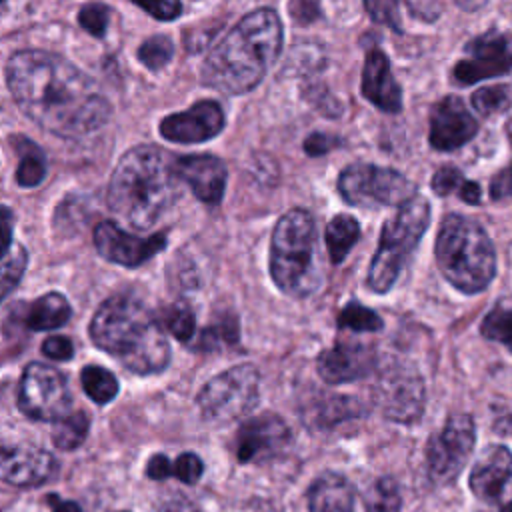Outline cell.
Wrapping results in <instances>:
<instances>
[{"label":"cell","instance_id":"obj_34","mask_svg":"<svg viewBox=\"0 0 512 512\" xmlns=\"http://www.w3.org/2000/svg\"><path fill=\"white\" fill-rule=\"evenodd\" d=\"M162 324L180 342H188L194 336V312L186 304H172L162 312Z\"/></svg>","mask_w":512,"mask_h":512},{"label":"cell","instance_id":"obj_2","mask_svg":"<svg viewBox=\"0 0 512 512\" xmlns=\"http://www.w3.org/2000/svg\"><path fill=\"white\" fill-rule=\"evenodd\" d=\"M282 48V22L270 8L246 14L208 52L202 82L224 94L252 90L270 70Z\"/></svg>","mask_w":512,"mask_h":512},{"label":"cell","instance_id":"obj_31","mask_svg":"<svg viewBox=\"0 0 512 512\" xmlns=\"http://www.w3.org/2000/svg\"><path fill=\"white\" fill-rule=\"evenodd\" d=\"M482 334L488 340L504 344L508 350H512V308L496 306L490 310L480 326Z\"/></svg>","mask_w":512,"mask_h":512},{"label":"cell","instance_id":"obj_5","mask_svg":"<svg viewBox=\"0 0 512 512\" xmlns=\"http://www.w3.org/2000/svg\"><path fill=\"white\" fill-rule=\"evenodd\" d=\"M436 262L460 292L484 290L496 272V252L486 230L472 218L448 214L436 238Z\"/></svg>","mask_w":512,"mask_h":512},{"label":"cell","instance_id":"obj_1","mask_svg":"<svg viewBox=\"0 0 512 512\" xmlns=\"http://www.w3.org/2000/svg\"><path fill=\"white\" fill-rule=\"evenodd\" d=\"M6 84L18 108L42 130L80 138L100 130L110 104L72 62L44 50H20L6 62Z\"/></svg>","mask_w":512,"mask_h":512},{"label":"cell","instance_id":"obj_27","mask_svg":"<svg viewBox=\"0 0 512 512\" xmlns=\"http://www.w3.org/2000/svg\"><path fill=\"white\" fill-rule=\"evenodd\" d=\"M326 248L332 264H340L360 238L358 222L348 214L334 216L326 226Z\"/></svg>","mask_w":512,"mask_h":512},{"label":"cell","instance_id":"obj_4","mask_svg":"<svg viewBox=\"0 0 512 512\" xmlns=\"http://www.w3.org/2000/svg\"><path fill=\"white\" fill-rule=\"evenodd\" d=\"M92 342L134 374L162 372L170 344L156 316L134 296L116 294L100 304L90 322Z\"/></svg>","mask_w":512,"mask_h":512},{"label":"cell","instance_id":"obj_44","mask_svg":"<svg viewBox=\"0 0 512 512\" xmlns=\"http://www.w3.org/2000/svg\"><path fill=\"white\" fill-rule=\"evenodd\" d=\"M172 474V462L164 454H154L146 464V476L152 480H164Z\"/></svg>","mask_w":512,"mask_h":512},{"label":"cell","instance_id":"obj_9","mask_svg":"<svg viewBox=\"0 0 512 512\" xmlns=\"http://www.w3.org/2000/svg\"><path fill=\"white\" fill-rule=\"evenodd\" d=\"M338 192L342 198L360 208L404 206L416 196L414 184L392 168L374 164H350L338 176Z\"/></svg>","mask_w":512,"mask_h":512},{"label":"cell","instance_id":"obj_30","mask_svg":"<svg viewBox=\"0 0 512 512\" xmlns=\"http://www.w3.org/2000/svg\"><path fill=\"white\" fill-rule=\"evenodd\" d=\"M338 328H346L352 332H378L382 328V318L374 310L358 302H350L342 308L338 316Z\"/></svg>","mask_w":512,"mask_h":512},{"label":"cell","instance_id":"obj_51","mask_svg":"<svg viewBox=\"0 0 512 512\" xmlns=\"http://www.w3.org/2000/svg\"><path fill=\"white\" fill-rule=\"evenodd\" d=\"M502 512H512V500L502 508Z\"/></svg>","mask_w":512,"mask_h":512},{"label":"cell","instance_id":"obj_10","mask_svg":"<svg viewBox=\"0 0 512 512\" xmlns=\"http://www.w3.org/2000/svg\"><path fill=\"white\" fill-rule=\"evenodd\" d=\"M18 408L32 420L58 422L70 414V390L66 378L52 366L32 362L18 384Z\"/></svg>","mask_w":512,"mask_h":512},{"label":"cell","instance_id":"obj_39","mask_svg":"<svg viewBox=\"0 0 512 512\" xmlns=\"http://www.w3.org/2000/svg\"><path fill=\"white\" fill-rule=\"evenodd\" d=\"M464 184V178H462V172L454 166H442L434 178H432V190L438 194V196H448L456 190H460V186Z\"/></svg>","mask_w":512,"mask_h":512},{"label":"cell","instance_id":"obj_29","mask_svg":"<svg viewBox=\"0 0 512 512\" xmlns=\"http://www.w3.org/2000/svg\"><path fill=\"white\" fill-rule=\"evenodd\" d=\"M82 388L90 400L96 404H108L118 394V380L116 376L96 364H88L80 374Z\"/></svg>","mask_w":512,"mask_h":512},{"label":"cell","instance_id":"obj_28","mask_svg":"<svg viewBox=\"0 0 512 512\" xmlns=\"http://www.w3.org/2000/svg\"><path fill=\"white\" fill-rule=\"evenodd\" d=\"M90 418L84 410H74L54 422L52 426V442L60 450H76L88 436Z\"/></svg>","mask_w":512,"mask_h":512},{"label":"cell","instance_id":"obj_26","mask_svg":"<svg viewBox=\"0 0 512 512\" xmlns=\"http://www.w3.org/2000/svg\"><path fill=\"white\" fill-rule=\"evenodd\" d=\"M12 146L18 152V168H16V182L22 188L38 186L46 176V158L44 152L26 136H12Z\"/></svg>","mask_w":512,"mask_h":512},{"label":"cell","instance_id":"obj_46","mask_svg":"<svg viewBox=\"0 0 512 512\" xmlns=\"http://www.w3.org/2000/svg\"><path fill=\"white\" fill-rule=\"evenodd\" d=\"M460 198L464 200V202H468V204H478L480 202V186L476 184V182H466L464 180V184L460 186Z\"/></svg>","mask_w":512,"mask_h":512},{"label":"cell","instance_id":"obj_48","mask_svg":"<svg viewBox=\"0 0 512 512\" xmlns=\"http://www.w3.org/2000/svg\"><path fill=\"white\" fill-rule=\"evenodd\" d=\"M164 512H200L194 504H190V502H186V500H182V498H176V500H172L166 508H164Z\"/></svg>","mask_w":512,"mask_h":512},{"label":"cell","instance_id":"obj_8","mask_svg":"<svg viewBox=\"0 0 512 512\" xmlns=\"http://www.w3.org/2000/svg\"><path fill=\"white\" fill-rule=\"evenodd\" d=\"M260 392V374L252 364L232 366L210 378L198 392V408L206 420L226 424L248 414Z\"/></svg>","mask_w":512,"mask_h":512},{"label":"cell","instance_id":"obj_36","mask_svg":"<svg viewBox=\"0 0 512 512\" xmlns=\"http://www.w3.org/2000/svg\"><path fill=\"white\" fill-rule=\"evenodd\" d=\"M80 26L92 36H104L110 22V8L106 4H86L78 12Z\"/></svg>","mask_w":512,"mask_h":512},{"label":"cell","instance_id":"obj_49","mask_svg":"<svg viewBox=\"0 0 512 512\" xmlns=\"http://www.w3.org/2000/svg\"><path fill=\"white\" fill-rule=\"evenodd\" d=\"M2 212H4V216H2V220H4V246L8 248L10 246V236H12V212L8 208H4Z\"/></svg>","mask_w":512,"mask_h":512},{"label":"cell","instance_id":"obj_40","mask_svg":"<svg viewBox=\"0 0 512 512\" xmlns=\"http://www.w3.org/2000/svg\"><path fill=\"white\" fill-rule=\"evenodd\" d=\"M132 2L158 20H172L180 16V0H132Z\"/></svg>","mask_w":512,"mask_h":512},{"label":"cell","instance_id":"obj_21","mask_svg":"<svg viewBox=\"0 0 512 512\" xmlns=\"http://www.w3.org/2000/svg\"><path fill=\"white\" fill-rule=\"evenodd\" d=\"M362 94L384 112L396 114L402 108V90L392 76L386 54L378 48H372L366 54L362 70Z\"/></svg>","mask_w":512,"mask_h":512},{"label":"cell","instance_id":"obj_38","mask_svg":"<svg viewBox=\"0 0 512 512\" xmlns=\"http://www.w3.org/2000/svg\"><path fill=\"white\" fill-rule=\"evenodd\" d=\"M202 472H204V464H202V460H200L196 454H192V452H184V454H180V456L172 462V474H174L180 482H184V484H194V482H198L200 476H202Z\"/></svg>","mask_w":512,"mask_h":512},{"label":"cell","instance_id":"obj_15","mask_svg":"<svg viewBox=\"0 0 512 512\" xmlns=\"http://www.w3.org/2000/svg\"><path fill=\"white\" fill-rule=\"evenodd\" d=\"M94 244L102 258L116 262L120 266L136 268L164 250L166 236L152 234L144 238V236L126 234L116 222L104 220L94 230Z\"/></svg>","mask_w":512,"mask_h":512},{"label":"cell","instance_id":"obj_12","mask_svg":"<svg viewBox=\"0 0 512 512\" xmlns=\"http://www.w3.org/2000/svg\"><path fill=\"white\" fill-rule=\"evenodd\" d=\"M424 382L420 374L406 366H390L380 372L374 386V402L380 412L402 424H410L420 418L424 410Z\"/></svg>","mask_w":512,"mask_h":512},{"label":"cell","instance_id":"obj_24","mask_svg":"<svg viewBox=\"0 0 512 512\" xmlns=\"http://www.w3.org/2000/svg\"><path fill=\"white\" fill-rule=\"evenodd\" d=\"M70 314H72V310H70L68 300L58 292H48L30 304V308L26 310V316H24V324L36 332L54 330V328L64 326L68 322Z\"/></svg>","mask_w":512,"mask_h":512},{"label":"cell","instance_id":"obj_25","mask_svg":"<svg viewBox=\"0 0 512 512\" xmlns=\"http://www.w3.org/2000/svg\"><path fill=\"white\" fill-rule=\"evenodd\" d=\"M362 412L356 398L336 396V394H318L310 400L306 408V420L314 426H334L346 418H354Z\"/></svg>","mask_w":512,"mask_h":512},{"label":"cell","instance_id":"obj_42","mask_svg":"<svg viewBox=\"0 0 512 512\" xmlns=\"http://www.w3.org/2000/svg\"><path fill=\"white\" fill-rule=\"evenodd\" d=\"M340 140L330 136V134H322V132H314L310 134L306 140H304V150L310 154V156H320V154H326L330 152L334 146H338Z\"/></svg>","mask_w":512,"mask_h":512},{"label":"cell","instance_id":"obj_43","mask_svg":"<svg viewBox=\"0 0 512 512\" xmlns=\"http://www.w3.org/2000/svg\"><path fill=\"white\" fill-rule=\"evenodd\" d=\"M490 194L494 200H502V198H512V164L504 170H500L494 178H492V186H490Z\"/></svg>","mask_w":512,"mask_h":512},{"label":"cell","instance_id":"obj_35","mask_svg":"<svg viewBox=\"0 0 512 512\" xmlns=\"http://www.w3.org/2000/svg\"><path fill=\"white\" fill-rule=\"evenodd\" d=\"M510 100H512V94L508 86H488L472 94V106L482 116L504 112L510 106Z\"/></svg>","mask_w":512,"mask_h":512},{"label":"cell","instance_id":"obj_47","mask_svg":"<svg viewBox=\"0 0 512 512\" xmlns=\"http://www.w3.org/2000/svg\"><path fill=\"white\" fill-rule=\"evenodd\" d=\"M50 502H52V512H82V508L72 500H58L52 496Z\"/></svg>","mask_w":512,"mask_h":512},{"label":"cell","instance_id":"obj_6","mask_svg":"<svg viewBox=\"0 0 512 512\" xmlns=\"http://www.w3.org/2000/svg\"><path fill=\"white\" fill-rule=\"evenodd\" d=\"M270 274L290 296H310L320 286L316 226L310 212L288 210L274 226L270 240Z\"/></svg>","mask_w":512,"mask_h":512},{"label":"cell","instance_id":"obj_33","mask_svg":"<svg viewBox=\"0 0 512 512\" xmlns=\"http://www.w3.org/2000/svg\"><path fill=\"white\" fill-rule=\"evenodd\" d=\"M28 262V254L24 250L22 244H10L4 252V260H2V296L6 298L16 284L20 282L24 268Z\"/></svg>","mask_w":512,"mask_h":512},{"label":"cell","instance_id":"obj_20","mask_svg":"<svg viewBox=\"0 0 512 512\" xmlns=\"http://www.w3.org/2000/svg\"><path fill=\"white\" fill-rule=\"evenodd\" d=\"M174 172L184 180L196 198L204 204H218L226 188V166L220 158L210 154L180 156L172 160Z\"/></svg>","mask_w":512,"mask_h":512},{"label":"cell","instance_id":"obj_37","mask_svg":"<svg viewBox=\"0 0 512 512\" xmlns=\"http://www.w3.org/2000/svg\"><path fill=\"white\" fill-rule=\"evenodd\" d=\"M364 6L374 22L400 32L398 0H364Z\"/></svg>","mask_w":512,"mask_h":512},{"label":"cell","instance_id":"obj_13","mask_svg":"<svg viewBox=\"0 0 512 512\" xmlns=\"http://www.w3.org/2000/svg\"><path fill=\"white\" fill-rule=\"evenodd\" d=\"M468 58L454 66V80L474 84L512 70V36L496 30L484 32L466 44Z\"/></svg>","mask_w":512,"mask_h":512},{"label":"cell","instance_id":"obj_17","mask_svg":"<svg viewBox=\"0 0 512 512\" xmlns=\"http://www.w3.org/2000/svg\"><path fill=\"white\" fill-rule=\"evenodd\" d=\"M224 128V112L218 102L200 100L184 112L166 116L158 130L170 142L194 144L214 138Z\"/></svg>","mask_w":512,"mask_h":512},{"label":"cell","instance_id":"obj_50","mask_svg":"<svg viewBox=\"0 0 512 512\" xmlns=\"http://www.w3.org/2000/svg\"><path fill=\"white\" fill-rule=\"evenodd\" d=\"M462 8H466V10H474V8H478L484 0H456Z\"/></svg>","mask_w":512,"mask_h":512},{"label":"cell","instance_id":"obj_14","mask_svg":"<svg viewBox=\"0 0 512 512\" xmlns=\"http://www.w3.org/2000/svg\"><path fill=\"white\" fill-rule=\"evenodd\" d=\"M290 428L278 414H260L246 420L234 442L238 462H262L278 456L290 444Z\"/></svg>","mask_w":512,"mask_h":512},{"label":"cell","instance_id":"obj_23","mask_svg":"<svg viewBox=\"0 0 512 512\" xmlns=\"http://www.w3.org/2000/svg\"><path fill=\"white\" fill-rule=\"evenodd\" d=\"M310 512H354V490L338 472H322L308 488Z\"/></svg>","mask_w":512,"mask_h":512},{"label":"cell","instance_id":"obj_41","mask_svg":"<svg viewBox=\"0 0 512 512\" xmlns=\"http://www.w3.org/2000/svg\"><path fill=\"white\" fill-rule=\"evenodd\" d=\"M42 352L52 360H70L74 356V344L66 336H50L42 344Z\"/></svg>","mask_w":512,"mask_h":512},{"label":"cell","instance_id":"obj_22","mask_svg":"<svg viewBox=\"0 0 512 512\" xmlns=\"http://www.w3.org/2000/svg\"><path fill=\"white\" fill-rule=\"evenodd\" d=\"M512 478V452L504 446H488L470 472V490L486 502L498 498L502 486Z\"/></svg>","mask_w":512,"mask_h":512},{"label":"cell","instance_id":"obj_7","mask_svg":"<svg viewBox=\"0 0 512 512\" xmlns=\"http://www.w3.org/2000/svg\"><path fill=\"white\" fill-rule=\"evenodd\" d=\"M428 222L430 206L420 196L408 200L388 222H384L378 250L372 258L366 278L368 286L374 292L384 294L394 286L398 274L402 272L404 264L408 262L416 244L426 232Z\"/></svg>","mask_w":512,"mask_h":512},{"label":"cell","instance_id":"obj_3","mask_svg":"<svg viewBox=\"0 0 512 512\" xmlns=\"http://www.w3.org/2000/svg\"><path fill=\"white\" fill-rule=\"evenodd\" d=\"M174 164L164 150L142 144L130 148L116 164L108 184L110 210L136 230L154 226L180 198Z\"/></svg>","mask_w":512,"mask_h":512},{"label":"cell","instance_id":"obj_45","mask_svg":"<svg viewBox=\"0 0 512 512\" xmlns=\"http://www.w3.org/2000/svg\"><path fill=\"white\" fill-rule=\"evenodd\" d=\"M408 4L412 6V12L426 18V20H434L440 12V4L438 0H408Z\"/></svg>","mask_w":512,"mask_h":512},{"label":"cell","instance_id":"obj_18","mask_svg":"<svg viewBox=\"0 0 512 512\" xmlns=\"http://www.w3.org/2000/svg\"><path fill=\"white\" fill-rule=\"evenodd\" d=\"M478 122L458 96H446L430 112V144L436 150L450 152L474 138Z\"/></svg>","mask_w":512,"mask_h":512},{"label":"cell","instance_id":"obj_11","mask_svg":"<svg viewBox=\"0 0 512 512\" xmlns=\"http://www.w3.org/2000/svg\"><path fill=\"white\" fill-rule=\"evenodd\" d=\"M474 420L468 414H456L446 420L426 448V470L434 484H450L464 468L474 448Z\"/></svg>","mask_w":512,"mask_h":512},{"label":"cell","instance_id":"obj_19","mask_svg":"<svg viewBox=\"0 0 512 512\" xmlns=\"http://www.w3.org/2000/svg\"><path fill=\"white\" fill-rule=\"evenodd\" d=\"M376 366V354L364 344L340 342L318 356V374L328 384L360 380Z\"/></svg>","mask_w":512,"mask_h":512},{"label":"cell","instance_id":"obj_32","mask_svg":"<svg viewBox=\"0 0 512 512\" xmlns=\"http://www.w3.org/2000/svg\"><path fill=\"white\" fill-rule=\"evenodd\" d=\"M174 54V44L168 36L160 34V36H150L148 40H144L138 48V58L140 62L150 68V70H160L164 68Z\"/></svg>","mask_w":512,"mask_h":512},{"label":"cell","instance_id":"obj_16","mask_svg":"<svg viewBox=\"0 0 512 512\" xmlns=\"http://www.w3.org/2000/svg\"><path fill=\"white\" fill-rule=\"evenodd\" d=\"M58 472L56 458L32 444H6L2 448V464L0 474L2 480L18 486H42L50 482Z\"/></svg>","mask_w":512,"mask_h":512}]
</instances>
